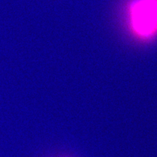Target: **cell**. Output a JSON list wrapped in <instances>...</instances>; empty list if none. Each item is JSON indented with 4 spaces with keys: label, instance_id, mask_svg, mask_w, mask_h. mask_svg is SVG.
I'll list each match as a JSON object with an SVG mask.
<instances>
[{
    "label": "cell",
    "instance_id": "cell-1",
    "mask_svg": "<svg viewBox=\"0 0 157 157\" xmlns=\"http://www.w3.org/2000/svg\"><path fill=\"white\" fill-rule=\"evenodd\" d=\"M126 24L136 41H154L157 38V0H130L126 7Z\"/></svg>",
    "mask_w": 157,
    "mask_h": 157
}]
</instances>
